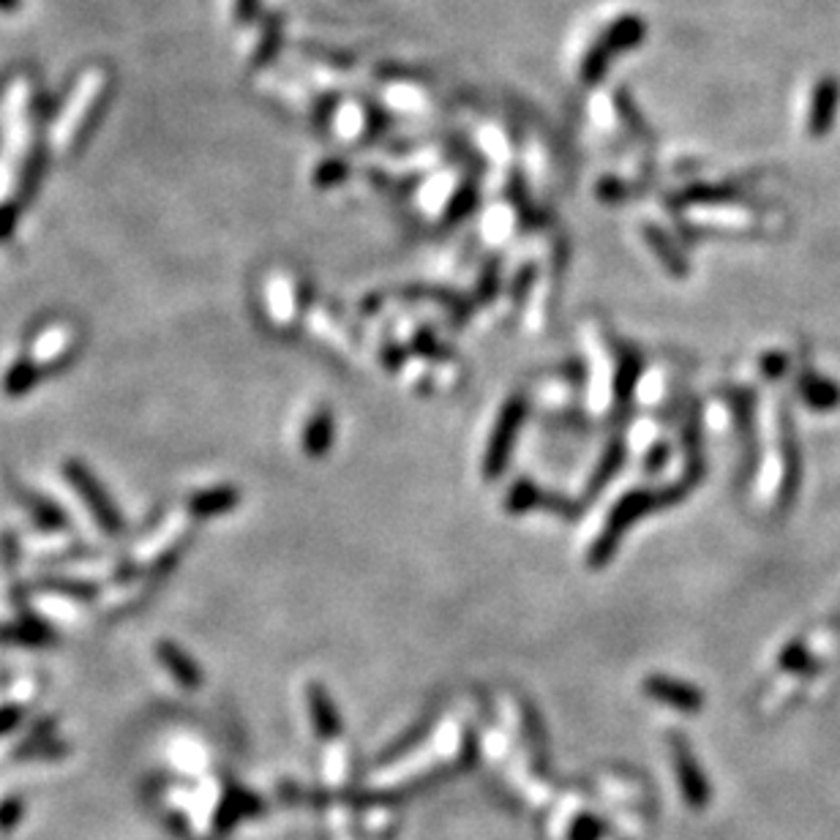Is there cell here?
Wrapping results in <instances>:
<instances>
[{
  "instance_id": "obj_6",
  "label": "cell",
  "mask_w": 840,
  "mask_h": 840,
  "mask_svg": "<svg viewBox=\"0 0 840 840\" xmlns=\"http://www.w3.org/2000/svg\"><path fill=\"white\" fill-rule=\"evenodd\" d=\"M306 696H309V712L311 718H314L317 734H320L322 740H333V737L342 734V718H339L336 707H333L325 688H322V685H309Z\"/></svg>"
},
{
  "instance_id": "obj_2",
  "label": "cell",
  "mask_w": 840,
  "mask_h": 840,
  "mask_svg": "<svg viewBox=\"0 0 840 840\" xmlns=\"http://www.w3.org/2000/svg\"><path fill=\"white\" fill-rule=\"evenodd\" d=\"M840 107V79L838 77H821L814 88V99H810L808 112V134L810 137H825L832 129Z\"/></svg>"
},
{
  "instance_id": "obj_17",
  "label": "cell",
  "mask_w": 840,
  "mask_h": 840,
  "mask_svg": "<svg viewBox=\"0 0 840 840\" xmlns=\"http://www.w3.org/2000/svg\"><path fill=\"white\" fill-rule=\"evenodd\" d=\"M532 499V484H519V489L513 491V497H510V505H513V510H521L527 502Z\"/></svg>"
},
{
  "instance_id": "obj_4",
  "label": "cell",
  "mask_w": 840,
  "mask_h": 840,
  "mask_svg": "<svg viewBox=\"0 0 840 840\" xmlns=\"http://www.w3.org/2000/svg\"><path fill=\"white\" fill-rule=\"evenodd\" d=\"M644 36H646V22L635 14H622L606 25V31L598 36V44L611 55V58H617V55L639 47V44L644 42Z\"/></svg>"
},
{
  "instance_id": "obj_11",
  "label": "cell",
  "mask_w": 840,
  "mask_h": 840,
  "mask_svg": "<svg viewBox=\"0 0 840 840\" xmlns=\"http://www.w3.org/2000/svg\"><path fill=\"white\" fill-rule=\"evenodd\" d=\"M331 431H333V423L328 416H320V418L311 420L309 431H306V451L314 453V456L325 453L328 442H331Z\"/></svg>"
},
{
  "instance_id": "obj_15",
  "label": "cell",
  "mask_w": 840,
  "mask_h": 840,
  "mask_svg": "<svg viewBox=\"0 0 840 840\" xmlns=\"http://www.w3.org/2000/svg\"><path fill=\"white\" fill-rule=\"evenodd\" d=\"M22 720V709L20 707H3L0 709V734H9L20 726Z\"/></svg>"
},
{
  "instance_id": "obj_1",
  "label": "cell",
  "mask_w": 840,
  "mask_h": 840,
  "mask_svg": "<svg viewBox=\"0 0 840 840\" xmlns=\"http://www.w3.org/2000/svg\"><path fill=\"white\" fill-rule=\"evenodd\" d=\"M672 762H674V775H677L679 788H683V797L690 808H707L709 799H712V788H709L707 775H704L699 762H696L694 751H690L688 740L685 737H672Z\"/></svg>"
},
{
  "instance_id": "obj_7",
  "label": "cell",
  "mask_w": 840,
  "mask_h": 840,
  "mask_svg": "<svg viewBox=\"0 0 840 840\" xmlns=\"http://www.w3.org/2000/svg\"><path fill=\"white\" fill-rule=\"evenodd\" d=\"M158 655H162L167 672L178 679V685H184V688H197V685H200V668H197L195 663H191V657L186 655V652H180L178 646L162 644L158 646Z\"/></svg>"
},
{
  "instance_id": "obj_9",
  "label": "cell",
  "mask_w": 840,
  "mask_h": 840,
  "mask_svg": "<svg viewBox=\"0 0 840 840\" xmlns=\"http://www.w3.org/2000/svg\"><path fill=\"white\" fill-rule=\"evenodd\" d=\"M237 502V491L232 489H219V491H208V494H200V497L195 499V510L197 513H224V510H232Z\"/></svg>"
},
{
  "instance_id": "obj_8",
  "label": "cell",
  "mask_w": 840,
  "mask_h": 840,
  "mask_svg": "<svg viewBox=\"0 0 840 840\" xmlns=\"http://www.w3.org/2000/svg\"><path fill=\"white\" fill-rule=\"evenodd\" d=\"M279 44H281V20L279 16H268L263 31H259L257 44H254V53L252 58H248V66H252V69H259V66L270 64L274 55L279 53Z\"/></svg>"
},
{
  "instance_id": "obj_10",
  "label": "cell",
  "mask_w": 840,
  "mask_h": 840,
  "mask_svg": "<svg viewBox=\"0 0 840 840\" xmlns=\"http://www.w3.org/2000/svg\"><path fill=\"white\" fill-rule=\"evenodd\" d=\"M69 748L55 740H27L14 751V759H60Z\"/></svg>"
},
{
  "instance_id": "obj_3",
  "label": "cell",
  "mask_w": 840,
  "mask_h": 840,
  "mask_svg": "<svg viewBox=\"0 0 840 840\" xmlns=\"http://www.w3.org/2000/svg\"><path fill=\"white\" fill-rule=\"evenodd\" d=\"M644 690L650 699L666 704V707L677 709V712L694 715L704 707L701 690H696L694 685L679 683V679H672V677H646Z\"/></svg>"
},
{
  "instance_id": "obj_14",
  "label": "cell",
  "mask_w": 840,
  "mask_h": 840,
  "mask_svg": "<svg viewBox=\"0 0 840 840\" xmlns=\"http://www.w3.org/2000/svg\"><path fill=\"white\" fill-rule=\"evenodd\" d=\"M600 838V821L595 819H578L576 827H573V836L571 840H598Z\"/></svg>"
},
{
  "instance_id": "obj_5",
  "label": "cell",
  "mask_w": 840,
  "mask_h": 840,
  "mask_svg": "<svg viewBox=\"0 0 840 840\" xmlns=\"http://www.w3.org/2000/svg\"><path fill=\"white\" fill-rule=\"evenodd\" d=\"M519 420H521V405L516 401V405H510L508 410L502 412L497 431H494V442L489 447V456H486V467H484L489 475H497L499 469H502L505 456H508L510 445H513V436H516V429H519Z\"/></svg>"
},
{
  "instance_id": "obj_13",
  "label": "cell",
  "mask_w": 840,
  "mask_h": 840,
  "mask_svg": "<svg viewBox=\"0 0 840 840\" xmlns=\"http://www.w3.org/2000/svg\"><path fill=\"white\" fill-rule=\"evenodd\" d=\"M257 11H259V0H232V20H235L237 25H248V22H254Z\"/></svg>"
},
{
  "instance_id": "obj_12",
  "label": "cell",
  "mask_w": 840,
  "mask_h": 840,
  "mask_svg": "<svg viewBox=\"0 0 840 840\" xmlns=\"http://www.w3.org/2000/svg\"><path fill=\"white\" fill-rule=\"evenodd\" d=\"M22 816H25V799L16 797V794L0 799V832H3V836H9V832L20 825Z\"/></svg>"
},
{
  "instance_id": "obj_16",
  "label": "cell",
  "mask_w": 840,
  "mask_h": 840,
  "mask_svg": "<svg viewBox=\"0 0 840 840\" xmlns=\"http://www.w3.org/2000/svg\"><path fill=\"white\" fill-rule=\"evenodd\" d=\"M342 175H344V164L328 162V164H322L320 173H317V180H320V184H339V178H342Z\"/></svg>"
}]
</instances>
